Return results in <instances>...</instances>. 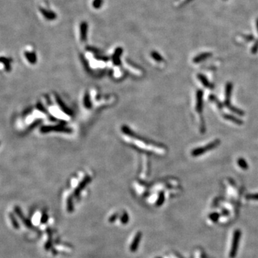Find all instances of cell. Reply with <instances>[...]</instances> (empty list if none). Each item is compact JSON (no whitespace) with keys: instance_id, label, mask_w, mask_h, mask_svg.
Here are the masks:
<instances>
[{"instance_id":"cell-1","label":"cell","mask_w":258,"mask_h":258,"mask_svg":"<svg viewBox=\"0 0 258 258\" xmlns=\"http://www.w3.org/2000/svg\"><path fill=\"white\" fill-rule=\"evenodd\" d=\"M220 144V140L219 139H216L214 141L211 142L209 144L206 145L204 146H202V147H199L194 149L191 151V154L193 157H197V156H201L203 153H206V152L209 151L213 150L214 149H215L216 147H217Z\"/></svg>"},{"instance_id":"cell-2","label":"cell","mask_w":258,"mask_h":258,"mask_svg":"<svg viewBox=\"0 0 258 258\" xmlns=\"http://www.w3.org/2000/svg\"><path fill=\"white\" fill-rule=\"evenodd\" d=\"M240 237H241V232H240V229L234 230V233H233L231 248H230L229 254V256L230 258H234L236 256H237Z\"/></svg>"},{"instance_id":"cell-3","label":"cell","mask_w":258,"mask_h":258,"mask_svg":"<svg viewBox=\"0 0 258 258\" xmlns=\"http://www.w3.org/2000/svg\"><path fill=\"white\" fill-rule=\"evenodd\" d=\"M203 95L204 92L202 90H198L196 92V111L199 114H202L203 111Z\"/></svg>"},{"instance_id":"cell-4","label":"cell","mask_w":258,"mask_h":258,"mask_svg":"<svg viewBox=\"0 0 258 258\" xmlns=\"http://www.w3.org/2000/svg\"><path fill=\"white\" fill-rule=\"evenodd\" d=\"M233 89V84L230 82L227 83L225 88V101L224 103V105L226 107L229 106L231 104H230V98L232 96V92Z\"/></svg>"},{"instance_id":"cell-5","label":"cell","mask_w":258,"mask_h":258,"mask_svg":"<svg viewBox=\"0 0 258 258\" xmlns=\"http://www.w3.org/2000/svg\"><path fill=\"white\" fill-rule=\"evenodd\" d=\"M197 77H198V79L199 80V81L202 83V85H203L205 88H209V89L214 88L213 84H212L211 83H209V81L208 80V79L206 78V77H205L204 75L198 74Z\"/></svg>"},{"instance_id":"cell-6","label":"cell","mask_w":258,"mask_h":258,"mask_svg":"<svg viewBox=\"0 0 258 258\" xmlns=\"http://www.w3.org/2000/svg\"><path fill=\"white\" fill-rule=\"evenodd\" d=\"M222 116H223V118H225V119L227 120V121H231V122L234 123V124H237V125H242V124H243V121H242L241 119H240L239 118H237V117L234 116V115H229V114L225 113L222 115Z\"/></svg>"},{"instance_id":"cell-7","label":"cell","mask_w":258,"mask_h":258,"mask_svg":"<svg viewBox=\"0 0 258 258\" xmlns=\"http://www.w3.org/2000/svg\"><path fill=\"white\" fill-rule=\"evenodd\" d=\"M88 29V26L87 22H83L80 24V37L82 41H86V39H87Z\"/></svg>"},{"instance_id":"cell-8","label":"cell","mask_w":258,"mask_h":258,"mask_svg":"<svg viewBox=\"0 0 258 258\" xmlns=\"http://www.w3.org/2000/svg\"><path fill=\"white\" fill-rule=\"evenodd\" d=\"M41 13L42 14V15L48 20H54L56 19V14L53 12L49 11V10H43V9H41L40 10Z\"/></svg>"},{"instance_id":"cell-9","label":"cell","mask_w":258,"mask_h":258,"mask_svg":"<svg viewBox=\"0 0 258 258\" xmlns=\"http://www.w3.org/2000/svg\"><path fill=\"white\" fill-rule=\"evenodd\" d=\"M25 55L26 58H27V60L30 62L31 64H35L37 61V56L35 52H26L24 53Z\"/></svg>"},{"instance_id":"cell-10","label":"cell","mask_w":258,"mask_h":258,"mask_svg":"<svg viewBox=\"0 0 258 258\" xmlns=\"http://www.w3.org/2000/svg\"><path fill=\"white\" fill-rule=\"evenodd\" d=\"M12 60L10 59V58H4V57L0 58V62H1L5 65V70L7 72H10V70H11V66H10V62Z\"/></svg>"},{"instance_id":"cell-11","label":"cell","mask_w":258,"mask_h":258,"mask_svg":"<svg viewBox=\"0 0 258 258\" xmlns=\"http://www.w3.org/2000/svg\"><path fill=\"white\" fill-rule=\"evenodd\" d=\"M227 108H228L229 110H230V111H231L232 112L234 113H236V114H237V115H240V116H244V111H243L242 110L240 109V108H236V107L233 106V105H230L229 106H228V107H227Z\"/></svg>"},{"instance_id":"cell-12","label":"cell","mask_w":258,"mask_h":258,"mask_svg":"<svg viewBox=\"0 0 258 258\" xmlns=\"http://www.w3.org/2000/svg\"><path fill=\"white\" fill-rule=\"evenodd\" d=\"M237 164L243 170H247L249 168L248 164L245 161V159H244L243 158H239L238 160H237Z\"/></svg>"},{"instance_id":"cell-13","label":"cell","mask_w":258,"mask_h":258,"mask_svg":"<svg viewBox=\"0 0 258 258\" xmlns=\"http://www.w3.org/2000/svg\"><path fill=\"white\" fill-rule=\"evenodd\" d=\"M210 55H211V54H209V53H204V54H202V55H199V56L196 57V58L193 59V62H195V63H198V62H201V61H203L204 60H205V59H206L207 58H209Z\"/></svg>"},{"instance_id":"cell-14","label":"cell","mask_w":258,"mask_h":258,"mask_svg":"<svg viewBox=\"0 0 258 258\" xmlns=\"http://www.w3.org/2000/svg\"><path fill=\"white\" fill-rule=\"evenodd\" d=\"M209 98L211 101L216 103V104L217 105L218 108H219V110H222V108H223V104L221 103L220 101H219V100H217V97L215 96V95H210L209 97Z\"/></svg>"},{"instance_id":"cell-15","label":"cell","mask_w":258,"mask_h":258,"mask_svg":"<svg viewBox=\"0 0 258 258\" xmlns=\"http://www.w3.org/2000/svg\"><path fill=\"white\" fill-rule=\"evenodd\" d=\"M103 3V0H94L93 1V6L94 8L99 9L101 7Z\"/></svg>"},{"instance_id":"cell-16","label":"cell","mask_w":258,"mask_h":258,"mask_svg":"<svg viewBox=\"0 0 258 258\" xmlns=\"http://www.w3.org/2000/svg\"><path fill=\"white\" fill-rule=\"evenodd\" d=\"M246 199H250V200H258V193L247 194L246 196Z\"/></svg>"},{"instance_id":"cell-17","label":"cell","mask_w":258,"mask_h":258,"mask_svg":"<svg viewBox=\"0 0 258 258\" xmlns=\"http://www.w3.org/2000/svg\"><path fill=\"white\" fill-rule=\"evenodd\" d=\"M209 219H210L212 221H213V222H217V221L219 219V215L217 213H213V214H212V215H209Z\"/></svg>"},{"instance_id":"cell-18","label":"cell","mask_w":258,"mask_h":258,"mask_svg":"<svg viewBox=\"0 0 258 258\" xmlns=\"http://www.w3.org/2000/svg\"><path fill=\"white\" fill-rule=\"evenodd\" d=\"M205 130H206L205 121H204V119L203 118H202V121H201V125H200V131L202 132V133H204Z\"/></svg>"},{"instance_id":"cell-19","label":"cell","mask_w":258,"mask_h":258,"mask_svg":"<svg viewBox=\"0 0 258 258\" xmlns=\"http://www.w3.org/2000/svg\"><path fill=\"white\" fill-rule=\"evenodd\" d=\"M151 55H152V57H153V59L156 60H157V61H161L163 60L162 57H161L159 54H158L157 52H153V53L151 54Z\"/></svg>"}]
</instances>
